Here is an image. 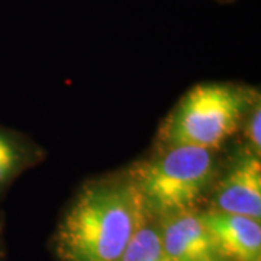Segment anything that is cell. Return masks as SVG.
Masks as SVG:
<instances>
[{"mask_svg": "<svg viewBox=\"0 0 261 261\" xmlns=\"http://www.w3.org/2000/svg\"><path fill=\"white\" fill-rule=\"evenodd\" d=\"M147 215L130 178L87 185L58 226L57 254L61 261H118Z\"/></svg>", "mask_w": 261, "mask_h": 261, "instance_id": "1", "label": "cell"}, {"mask_svg": "<svg viewBox=\"0 0 261 261\" xmlns=\"http://www.w3.org/2000/svg\"><path fill=\"white\" fill-rule=\"evenodd\" d=\"M214 176L212 151L177 145L138 164L129 178L142 196L147 211L166 218L195 211Z\"/></svg>", "mask_w": 261, "mask_h": 261, "instance_id": "2", "label": "cell"}, {"mask_svg": "<svg viewBox=\"0 0 261 261\" xmlns=\"http://www.w3.org/2000/svg\"><path fill=\"white\" fill-rule=\"evenodd\" d=\"M250 105L248 93L235 86L207 83L189 90L163 126L168 147L214 151L238 130Z\"/></svg>", "mask_w": 261, "mask_h": 261, "instance_id": "3", "label": "cell"}, {"mask_svg": "<svg viewBox=\"0 0 261 261\" xmlns=\"http://www.w3.org/2000/svg\"><path fill=\"white\" fill-rule=\"evenodd\" d=\"M214 200L216 211L260 221L261 163L258 154L244 152L238 157L218 183Z\"/></svg>", "mask_w": 261, "mask_h": 261, "instance_id": "4", "label": "cell"}, {"mask_svg": "<svg viewBox=\"0 0 261 261\" xmlns=\"http://www.w3.org/2000/svg\"><path fill=\"white\" fill-rule=\"evenodd\" d=\"M218 258L228 261H258L261 254V226L241 215L209 211L202 214Z\"/></svg>", "mask_w": 261, "mask_h": 261, "instance_id": "5", "label": "cell"}, {"mask_svg": "<svg viewBox=\"0 0 261 261\" xmlns=\"http://www.w3.org/2000/svg\"><path fill=\"white\" fill-rule=\"evenodd\" d=\"M160 235L167 261L219 260L202 214L196 211L166 216Z\"/></svg>", "mask_w": 261, "mask_h": 261, "instance_id": "6", "label": "cell"}, {"mask_svg": "<svg viewBox=\"0 0 261 261\" xmlns=\"http://www.w3.org/2000/svg\"><path fill=\"white\" fill-rule=\"evenodd\" d=\"M118 261H167L159 226L147 222L142 225Z\"/></svg>", "mask_w": 261, "mask_h": 261, "instance_id": "7", "label": "cell"}, {"mask_svg": "<svg viewBox=\"0 0 261 261\" xmlns=\"http://www.w3.org/2000/svg\"><path fill=\"white\" fill-rule=\"evenodd\" d=\"M23 164V149L19 141L0 129V187L8 185Z\"/></svg>", "mask_w": 261, "mask_h": 261, "instance_id": "8", "label": "cell"}, {"mask_svg": "<svg viewBox=\"0 0 261 261\" xmlns=\"http://www.w3.org/2000/svg\"><path fill=\"white\" fill-rule=\"evenodd\" d=\"M261 112H260V103H257L255 109L252 111L251 118L247 123V137L250 140V144L252 147V152L260 154L261 147Z\"/></svg>", "mask_w": 261, "mask_h": 261, "instance_id": "9", "label": "cell"}, {"mask_svg": "<svg viewBox=\"0 0 261 261\" xmlns=\"http://www.w3.org/2000/svg\"><path fill=\"white\" fill-rule=\"evenodd\" d=\"M216 261H221V260H216Z\"/></svg>", "mask_w": 261, "mask_h": 261, "instance_id": "10", "label": "cell"}, {"mask_svg": "<svg viewBox=\"0 0 261 261\" xmlns=\"http://www.w3.org/2000/svg\"><path fill=\"white\" fill-rule=\"evenodd\" d=\"M258 261H260V260H258Z\"/></svg>", "mask_w": 261, "mask_h": 261, "instance_id": "11", "label": "cell"}]
</instances>
